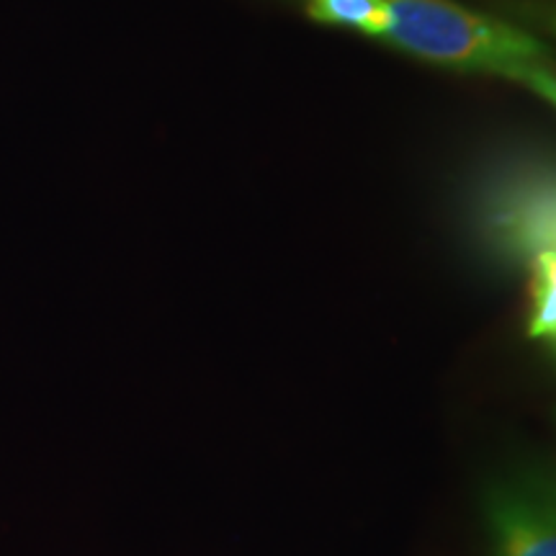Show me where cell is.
<instances>
[{
	"instance_id": "cell-5",
	"label": "cell",
	"mask_w": 556,
	"mask_h": 556,
	"mask_svg": "<svg viewBox=\"0 0 556 556\" xmlns=\"http://www.w3.org/2000/svg\"><path fill=\"white\" fill-rule=\"evenodd\" d=\"M307 11L323 24L345 26L366 37H379L384 24V0H307Z\"/></svg>"
},
{
	"instance_id": "cell-7",
	"label": "cell",
	"mask_w": 556,
	"mask_h": 556,
	"mask_svg": "<svg viewBox=\"0 0 556 556\" xmlns=\"http://www.w3.org/2000/svg\"><path fill=\"white\" fill-rule=\"evenodd\" d=\"M546 24H548V26H552V31H554V34H556V9H554V11H552V13H548V18H546Z\"/></svg>"
},
{
	"instance_id": "cell-4",
	"label": "cell",
	"mask_w": 556,
	"mask_h": 556,
	"mask_svg": "<svg viewBox=\"0 0 556 556\" xmlns=\"http://www.w3.org/2000/svg\"><path fill=\"white\" fill-rule=\"evenodd\" d=\"M531 323L528 336L541 340H556V253L544 250L531 261Z\"/></svg>"
},
{
	"instance_id": "cell-6",
	"label": "cell",
	"mask_w": 556,
	"mask_h": 556,
	"mask_svg": "<svg viewBox=\"0 0 556 556\" xmlns=\"http://www.w3.org/2000/svg\"><path fill=\"white\" fill-rule=\"evenodd\" d=\"M523 83H526L528 88H533V90H536V93L544 96L546 101L556 103V70L552 65H544V67L533 70V73L528 75Z\"/></svg>"
},
{
	"instance_id": "cell-1",
	"label": "cell",
	"mask_w": 556,
	"mask_h": 556,
	"mask_svg": "<svg viewBox=\"0 0 556 556\" xmlns=\"http://www.w3.org/2000/svg\"><path fill=\"white\" fill-rule=\"evenodd\" d=\"M379 39L415 58L523 83L552 65L546 47L516 26L479 16L448 0H384Z\"/></svg>"
},
{
	"instance_id": "cell-3",
	"label": "cell",
	"mask_w": 556,
	"mask_h": 556,
	"mask_svg": "<svg viewBox=\"0 0 556 556\" xmlns=\"http://www.w3.org/2000/svg\"><path fill=\"white\" fill-rule=\"evenodd\" d=\"M486 523L497 556H556V477L518 475L492 486Z\"/></svg>"
},
{
	"instance_id": "cell-2",
	"label": "cell",
	"mask_w": 556,
	"mask_h": 556,
	"mask_svg": "<svg viewBox=\"0 0 556 556\" xmlns=\"http://www.w3.org/2000/svg\"><path fill=\"white\" fill-rule=\"evenodd\" d=\"M486 227L516 258L556 253V168H523L500 178L486 197Z\"/></svg>"
}]
</instances>
